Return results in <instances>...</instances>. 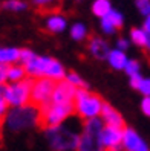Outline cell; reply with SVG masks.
<instances>
[{
  "mask_svg": "<svg viewBox=\"0 0 150 151\" xmlns=\"http://www.w3.org/2000/svg\"><path fill=\"white\" fill-rule=\"evenodd\" d=\"M25 73L26 70L22 66H9V70H8V79L12 83H19L22 79H25Z\"/></svg>",
  "mask_w": 150,
  "mask_h": 151,
  "instance_id": "21",
  "label": "cell"
},
{
  "mask_svg": "<svg viewBox=\"0 0 150 151\" xmlns=\"http://www.w3.org/2000/svg\"><path fill=\"white\" fill-rule=\"evenodd\" d=\"M77 87L69 81H61L55 86V90L52 93V102L54 104H72L75 101Z\"/></svg>",
  "mask_w": 150,
  "mask_h": 151,
  "instance_id": "8",
  "label": "cell"
},
{
  "mask_svg": "<svg viewBox=\"0 0 150 151\" xmlns=\"http://www.w3.org/2000/svg\"><path fill=\"white\" fill-rule=\"evenodd\" d=\"M130 37H132V40H133L135 44L150 49V34H147L146 31H143V29H132L130 31Z\"/></svg>",
  "mask_w": 150,
  "mask_h": 151,
  "instance_id": "19",
  "label": "cell"
},
{
  "mask_svg": "<svg viewBox=\"0 0 150 151\" xmlns=\"http://www.w3.org/2000/svg\"><path fill=\"white\" fill-rule=\"evenodd\" d=\"M136 6L141 14L144 15H150V0H138Z\"/></svg>",
  "mask_w": 150,
  "mask_h": 151,
  "instance_id": "29",
  "label": "cell"
},
{
  "mask_svg": "<svg viewBox=\"0 0 150 151\" xmlns=\"http://www.w3.org/2000/svg\"><path fill=\"white\" fill-rule=\"evenodd\" d=\"M127 46H129V43H127L126 40H122V38H120V40H118V49H120V50L127 49Z\"/></svg>",
  "mask_w": 150,
  "mask_h": 151,
  "instance_id": "35",
  "label": "cell"
},
{
  "mask_svg": "<svg viewBox=\"0 0 150 151\" xmlns=\"http://www.w3.org/2000/svg\"><path fill=\"white\" fill-rule=\"evenodd\" d=\"M3 6L9 11H23V9H26V3L20 2V0H8V2H5Z\"/></svg>",
  "mask_w": 150,
  "mask_h": 151,
  "instance_id": "23",
  "label": "cell"
},
{
  "mask_svg": "<svg viewBox=\"0 0 150 151\" xmlns=\"http://www.w3.org/2000/svg\"><path fill=\"white\" fill-rule=\"evenodd\" d=\"M66 81H69L70 84H72V86H75L77 88H86V84H84V81H83V79H81L80 76H78L75 72H70V73L67 75V79H66Z\"/></svg>",
  "mask_w": 150,
  "mask_h": 151,
  "instance_id": "24",
  "label": "cell"
},
{
  "mask_svg": "<svg viewBox=\"0 0 150 151\" xmlns=\"http://www.w3.org/2000/svg\"><path fill=\"white\" fill-rule=\"evenodd\" d=\"M64 28H66V20L61 15H58V14H52L48 19V22H46V29L51 34L61 32Z\"/></svg>",
  "mask_w": 150,
  "mask_h": 151,
  "instance_id": "17",
  "label": "cell"
},
{
  "mask_svg": "<svg viewBox=\"0 0 150 151\" xmlns=\"http://www.w3.org/2000/svg\"><path fill=\"white\" fill-rule=\"evenodd\" d=\"M86 34H87V32H86V26L81 24V23L74 24L72 29H70V37H72L74 40H77V41L83 40V38L86 37Z\"/></svg>",
  "mask_w": 150,
  "mask_h": 151,
  "instance_id": "22",
  "label": "cell"
},
{
  "mask_svg": "<svg viewBox=\"0 0 150 151\" xmlns=\"http://www.w3.org/2000/svg\"><path fill=\"white\" fill-rule=\"evenodd\" d=\"M6 92H8V86L5 83L0 84V101H6Z\"/></svg>",
  "mask_w": 150,
  "mask_h": 151,
  "instance_id": "34",
  "label": "cell"
},
{
  "mask_svg": "<svg viewBox=\"0 0 150 151\" xmlns=\"http://www.w3.org/2000/svg\"><path fill=\"white\" fill-rule=\"evenodd\" d=\"M144 31H146L147 34H150V15H147V19H146V22H144Z\"/></svg>",
  "mask_w": 150,
  "mask_h": 151,
  "instance_id": "36",
  "label": "cell"
},
{
  "mask_svg": "<svg viewBox=\"0 0 150 151\" xmlns=\"http://www.w3.org/2000/svg\"><path fill=\"white\" fill-rule=\"evenodd\" d=\"M20 50L14 47H0V64H11L19 61Z\"/></svg>",
  "mask_w": 150,
  "mask_h": 151,
  "instance_id": "18",
  "label": "cell"
},
{
  "mask_svg": "<svg viewBox=\"0 0 150 151\" xmlns=\"http://www.w3.org/2000/svg\"><path fill=\"white\" fill-rule=\"evenodd\" d=\"M138 90H139L141 93H144L146 96H150V79H143Z\"/></svg>",
  "mask_w": 150,
  "mask_h": 151,
  "instance_id": "30",
  "label": "cell"
},
{
  "mask_svg": "<svg viewBox=\"0 0 150 151\" xmlns=\"http://www.w3.org/2000/svg\"><path fill=\"white\" fill-rule=\"evenodd\" d=\"M49 63H51L49 57H35L28 64H25V70L28 75H31V78H43Z\"/></svg>",
  "mask_w": 150,
  "mask_h": 151,
  "instance_id": "10",
  "label": "cell"
},
{
  "mask_svg": "<svg viewBox=\"0 0 150 151\" xmlns=\"http://www.w3.org/2000/svg\"><path fill=\"white\" fill-rule=\"evenodd\" d=\"M87 47H89L91 54H92L96 60H104V58H107L109 54H110V49H109L107 41H104L103 38L96 37V35H92V37L89 38Z\"/></svg>",
  "mask_w": 150,
  "mask_h": 151,
  "instance_id": "12",
  "label": "cell"
},
{
  "mask_svg": "<svg viewBox=\"0 0 150 151\" xmlns=\"http://www.w3.org/2000/svg\"><path fill=\"white\" fill-rule=\"evenodd\" d=\"M34 58H35V54H34L32 50H29V49H22V50H20V58H19V60L23 63V66L28 64L29 61L34 60Z\"/></svg>",
  "mask_w": 150,
  "mask_h": 151,
  "instance_id": "28",
  "label": "cell"
},
{
  "mask_svg": "<svg viewBox=\"0 0 150 151\" xmlns=\"http://www.w3.org/2000/svg\"><path fill=\"white\" fill-rule=\"evenodd\" d=\"M101 142L104 148L110 147H120L122 142V130L115 127H104L101 131Z\"/></svg>",
  "mask_w": 150,
  "mask_h": 151,
  "instance_id": "11",
  "label": "cell"
},
{
  "mask_svg": "<svg viewBox=\"0 0 150 151\" xmlns=\"http://www.w3.org/2000/svg\"><path fill=\"white\" fill-rule=\"evenodd\" d=\"M74 107L78 116L87 121V119L96 118L101 113L103 99L96 93L89 92L87 88H77Z\"/></svg>",
  "mask_w": 150,
  "mask_h": 151,
  "instance_id": "2",
  "label": "cell"
},
{
  "mask_svg": "<svg viewBox=\"0 0 150 151\" xmlns=\"http://www.w3.org/2000/svg\"><path fill=\"white\" fill-rule=\"evenodd\" d=\"M34 84L32 78H25L19 83H14L12 86H8L6 92V102L12 107H22V105L29 104L31 98V88Z\"/></svg>",
  "mask_w": 150,
  "mask_h": 151,
  "instance_id": "7",
  "label": "cell"
},
{
  "mask_svg": "<svg viewBox=\"0 0 150 151\" xmlns=\"http://www.w3.org/2000/svg\"><path fill=\"white\" fill-rule=\"evenodd\" d=\"M141 110H143V113L146 116L150 118V96H146L143 99V102H141Z\"/></svg>",
  "mask_w": 150,
  "mask_h": 151,
  "instance_id": "31",
  "label": "cell"
},
{
  "mask_svg": "<svg viewBox=\"0 0 150 151\" xmlns=\"http://www.w3.org/2000/svg\"><path fill=\"white\" fill-rule=\"evenodd\" d=\"M101 131H103V121L98 118L87 119L84 124V130L80 136L78 151H104L101 142Z\"/></svg>",
  "mask_w": 150,
  "mask_h": 151,
  "instance_id": "5",
  "label": "cell"
},
{
  "mask_svg": "<svg viewBox=\"0 0 150 151\" xmlns=\"http://www.w3.org/2000/svg\"><path fill=\"white\" fill-rule=\"evenodd\" d=\"M107 15H109V19L112 20L113 26H115L117 29H121V26H122V15L118 11H110Z\"/></svg>",
  "mask_w": 150,
  "mask_h": 151,
  "instance_id": "27",
  "label": "cell"
},
{
  "mask_svg": "<svg viewBox=\"0 0 150 151\" xmlns=\"http://www.w3.org/2000/svg\"><path fill=\"white\" fill-rule=\"evenodd\" d=\"M6 124L12 131H22L26 128H31L38 124V109L34 107L32 104L15 107L8 114Z\"/></svg>",
  "mask_w": 150,
  "mask_h": 151,
  "instance_id": "4",
  "label": "cell"
},
{
  "mask_svg": "<svg viewBox=\"0 0 150 151\" xmlns=\"http://www.w3.org/2000/svg\"><path fill=\"white\" fill-rule=\"evenodd\" d=\"M64 76H66V73H64L63 66H61L57 60L51 58V63H49L46 72H45V78H51V79H55L57 81V79H63Z\"/></svg>",
  "mask_w": 150,
  "mask_h": 151,
  "instance_id": "15",
  "label": "cell"
},
{
  "mask_svg": "<svg viewBox=\"0 0 150 151\" xmlns=\"http://www.w3.org/2000/svg\"><path fill=\"white\" fill-rule=\"evenodd\" d=\"M124 70L127 72L129 76L138 75V72H139V63H138V61H135V60H130V61H127V64H126Z\"/></svg>",
  "mask_w": 150,
  "mask_h": 151,
  "instance_id": "25",
  "label": "cell"
},
{
  "mask_svg": "<svg viewBox=\"0 0 150 151\" xmlns=\"http://www.w3.org/2000/svg\"><path fill=\"white\" fill-rule=\"evenodd\" d=\"M0 124H2V122H0Z\"/></svg>",
  "mask_w": 150,
  "mask_h": 151,
  "instance_id": "37",
  "label": "cell"
},
{
  "mask_svg": "<svg viewBox=\"0 0 150 151\" xmlns=\"http://www.w3.org/2000/svg\"><path fill=\"white\" fill-rule=\"evenodd\" d=\"M101 114H103V119L104 122L107 124L109 127H115V128H121V130H124V121H122L121 118V114L113 109L110 107L109 104H106L103 102V109H101Z\"/></svg>",
  "mask_w": 150,
  "mask_h": 151,
  "instance_id": "13",
  "label": "cell"
},
{
  "mask_svg": "<svg viewBox=\"0 0 150 151\" xmlns=\"http://www.w3.org/2000/svg\"><path fill=\"white\" fill-rule=\"evenodd\" d=\"M8 70H9V64H0V84H3L8 79Z\"/></svg>",
  "mask_w": 150,
  "mask_h": 151,
  "instance_id": "32",
  "label": "cell"
},
{
  "mask_svg": "<svg viewBox=\"0 0 150 151\" xmlns=\"http://www.w3.org/2000/svg\"><path fill=\"white\" fill-rule=\"evenodd\" d=\"M92 11L96 17H103L104 15H107L110 11H112V8H110V2L109 0H95L93 5H92Z\"/></svg>",
  "mask_w": 150,
  "mask_h": 151,
  "instance_id": "20",
  "label": "cell"
},
{
  "mask_svg": "<svg viewBox=\"0 0 150 151\" xmlns=\"http://www.w3.org/2000/svg\"><path fill=\"white\" fill-rule=\"evenodd\" d=\"M34 3L38 8V14L48 15V14H58L61 0H34Z\"/></svg>",
  "mask_w": 150,
  "mask_h": 151,
  "instance_id": "14",
  "label": "cell"
},
{
  "mask_svg": "<svg viewBox=\"0 0 150 151\" xmlns=\"http://www.w3.org/2000/svg\"><path fill=\"white\" fill-rule=\"evenodd\" d=\"M74 111H75L74 102L72 104H54V102H51L49 105L38 110V124L37 125L41 130L57 127L64 119H67Z\"/></svg>",
  "mask_w": 150,
  "mask_h": 151,
  "instance_id": "1",
  "label": "cell"
},
{
  "mask_svg": "<svg viewBox=\"0 0 150 151\" xmlns=\"http://www.w3.org/2000/svg\"><path fill=\"white\" fill-rule=\"evenodd\" d=\"M55 79L51 78H38L35 79L32 88H31V98L29 104H32L34 107H37L38 110L46 107L52 102V93L55 90Z\"/></svg>",
  "mask_w": 150,
  "mask_h": 151,
  "instance_id": "6",
  "label": "cell"
},
{
  "mask_svg": "<svg viewBox=\"0 0 150 151\" xmlns=\"http://www.w3.org/2000/svg\"><path fill=\"white\" fill-rule=\"evenodd\" d=\"M109 63L113 69H117V70H121V69H124L126 64H127V57L124 55V52L120 50V49H115V50H110V54H109Z\"/></svg>",
  "mask_w": 150,
  "mask_h": 151,
  "instance_id": "16",
  "label": "cell"
},
{
  "mask_svg": "<svg viewBox=\"0 0 150 151\" xmlns=\"http://www.w3.org/2000/svg\"><path fill=\"white\" fill-rule=\"evenodd\" d=\"M101 28H103V31L106 32V34H113L115 32V26H113V23H112V20L109 19V15H104L103 19H101Z\"/></svg>",
  "mask_w": 150,
  "mask_h": 151,
  "instance_id": "26",
  "label": "cell"
},
{
  "mask_svg": "<svg viewBox=\"0 0 150 151\" xmlns=\"http://www.w3.org/2000/svg\"><path fill=\"white\" fill-rule=\"evenodd\" d=\"M122 148L126 151H149L147 144L138 136V133L132 128L122 130Z\"/></svg>",
  "mask_w": 150,
  "mask_h": 151,
  "instance_id": "9",
  "label": "cell"
},
{
  "mask_svg": "<svg viewBox=\"0 0 150 151\" xmlns=\"http://www.w3.org/2000/svg\"><path fill=\"white\" fill-rule=\"evenodd\" d=\"M46 137L52 151H70L77 150L80 144V136L69 127L57 125L46 130Z\"/></svg>",
  "mask_w": 150,
  "mask_h": 151,
  "instance_id": "3",
  "label": "cell"
},
{
  "mask_svg": "<svg viewBox=\"0 0 150 151\" xmlns=\"http://www.w3.org/2000/svg\"><path fill=\"white\" fill-rule=\"evenodd\" d=\"M141 81H143V78H141V75H133V76H130V86L133 87V88H139L141 86Z\"/></svg>",
  "mask_w": 150,
  "mask_h": 151,
  "instance_id": "33",
  "label": "cell"
}]
</instances>
